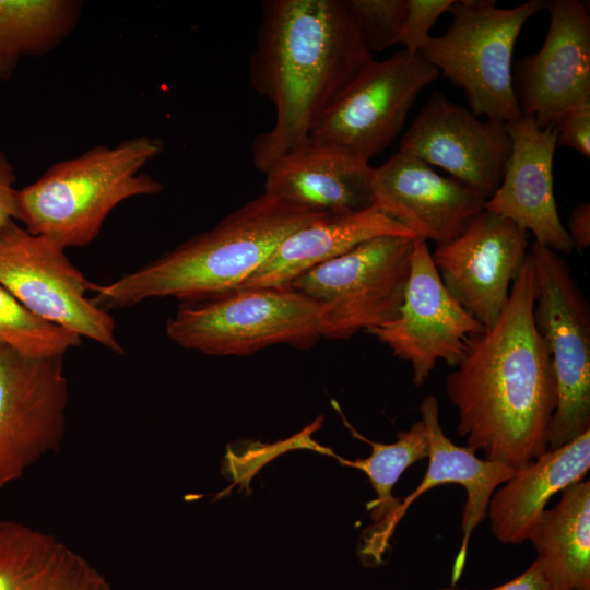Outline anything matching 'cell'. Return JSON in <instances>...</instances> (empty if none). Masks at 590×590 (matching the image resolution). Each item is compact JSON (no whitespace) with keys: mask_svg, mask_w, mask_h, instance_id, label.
Instances as JSON below:
<instances>
[{"mask_svg":"<svg viewBox=\"0 0 590 590\" xmlns=\"http://www.w3.org/2000/svg\"><path fill=\"white\" fill-rule=\"evenodd\" d=\"M590 468V429L515 470L492 495L491 530L503 544H521L558 492L582 481Z\"/></svg>","mask_w":590,"mask_h":590,"instance_id":"21","label":"cell"},{"mask_svg":"<svg viewBox=\"0 0 590 590\" xmlns=\"http://www.w3.org/2000/svg\"><path fill=\"white\" fill-rule=\"evenodd\" d=\"M484 327L447 291L427 241L415 238L402 306L396 319L366 331L410 363L421 386L438 361L456 367Z\"/></svg>","mask_w":590,"mask_h":590,"instance_id":"12","label":"cell"},{"mask_svg":"<svg viewBox=\"0 0 590 590\" xmlns=\"http://www.w3.org/2000/svg\"><path fill=\"white\" fill-rule=\"evenodd\" d=\"M69 402L63 355L0 344V494L63 439Z\"/></svg>","mask_w":590,"mask_h":590,"instance_id":"11","label":"cell"},{"mask_svg":"<svg viewBox=\"0 0 590 590\" xmlns=\"http://www.w3.org/2000/svg\"><path fill=\"white\" fill-rule=\"evenodd\" d=\"M399 151L445 169L487 200L502 181L511 139L507 123L482 119L434 93L402 137Z\"/></svg>","mask_w":590,"mask_h":590,"instance_id":"15","label":"cell"},{"mask_svg":"<svg viewBox=\"0 0 590 590\" xmlns=\"http://www.w3.org/2000/svg\"><path fill=\"white\" fill-rule=\"evenodd\" d=\"M439 590H463L456 587H445ZM488 590H555L546 576L542 564L535 559L526 571L500 586Z\"/></svg>","mask_w":590,"mask_h":590,"instance_id":"31","label":"cell"},{"mask_svg":"<svg viewBox=\"0 0 590 590\" xmlns=\"http://www.w3.org/2000/svg\"><path fill=\"white\" fill-rule=\"evenodd\" d=\"M373 173L369 162L309 137L267 169L264 192L318 213H352L371 206Z\"/></svg>","mask_w":590,"mask_h":590,"instance_id":"19","label":"cell"},{"mask_svg":"<svg viewBox=\"0 0 590 590\" xmlns=\"http://www.w3.org/2000/svg\"><path fill=\"white\" fill-rule=\"evenodd\" d=\"M414 239L382 236L299 275L291 287L321 307V337L349 339L397 318Z\"/></svg>","mask_w":590,"mask_h":590,"instance_id":"8","label":"cell"},{"mask_svg":"<svg viewBox=\"0 0 590 590\" xmlns=\"http://www.w3.org/2000/svg\"><path fill=\"white\" fill-rule=\"evenodd\" d=\"M373 60L345 0H266L249 59L253 90L275 110L271 129L252 142L266 173L305 142L321 116Z\"/></svg>","mask_w":590,"mask_h":590,"instance_id":"2","label":"cell"},{"mask_svg":"<svg viewBox=\"0 0 590 590\" xmlns=\"http://www.w3.org/2000/svg\"><path fill=\"white\" fill-rule=\"evenodd\" d=\"M177 345L212 356H246L274 344L312 346L321 307L291 286L239 288L179 306L166 322Z\"/></svg>","mask_w":590,"mask_h":590,"instance_id":"6","label":"cell"},{"mask_svg":"<svg viewBox=\"0 0 590 590\" xmlns=\"http://www.w3.org/2000/svg\"><path fill=\"white\" fill-rule=\"evenodd\" d=\"M382 236L416 238L373 205L352 213L326 214L290 234L239 288L290 286L308 270Z\"/></svg>","mask_w":590,"mask_h":590,"instance_id":"20","label":"cell"},{"mask_svg":"<svg viewBox=\"0 0 590 590\" xmlns=\"http://www.w3.org/2000/svg\"><path fill=\"white\" fill-rule=\"evenodd\" d=\"M527 256L528 232L486 210L432 253L447 291L484 328L502 315Z\"/></svg>","mask_w":590,"mask_h":590,"instance_id":"13","label":"cell"},{"mask_svg":"<svg viewBox=\"0 0 590 590\" xmlns=\"http://www.w3.org/2000/svg\"><path fill=\"white\" fill-rule=\"evenodd\" d=\"M439 71L421 54L401 49L367 63L328 107L310 137L369 162L403 129L418 94Z\"/></svg>","mask_w":590,"mask_h":590,"instance_id":"10","label":"cell"},{"mask_svg":"<svg viewBox=\"0 0 590 590\" xmlns=\"http://www.w3.org/2000/svg\"><path fill=\"white\" fill-rule=\"evenodd\" d=\"M82 2L0 0V80H10L19 61L56 48L75 27Z\"/></svg>","mask_w":590,"mask_h":590,"instance_id":"24","label":"cell"},{"mask_svg":"<svg viewBox=\"0 0 590 590\" xmlns=\"http://www.w3.org/2000/svg\"><path fill=\"white\" fill-rule=\"evenodd\" d=\"M574 249L582 251L590 245V204L581 202L573 209L566 228Z\"/></svg>","mask_w":590,"mask_h":590,"instance_id":"32","label":"cell"},{"mask_svg":"<svg viewBox=\"0 0 590 590\" xmlns=\"http://www.w3.org/2000/svg\"><path fill=\"white\" fill-rule=\"evenodd\" d=\"M550 25L541 49L517 66L514 88L521 115L540 128L590 106V14L579 0L545 1Z\"/></svg>","mask_w":590,"mask_h":590,"instance_id":"14","label":"cell"},{"mask_svg":"<svg viewBox=\"0 0 590 590\" xmlns=\"http://www.w3.org/2000/svg\"><path fill=\"white\" fill-rule=\"evenodd\" d=\"M418 409L429 442L426 473L416 488L401 500L399 507L386 521L371 526L364 533L361 554L373 564L381 563L389 539L415 499L435 486L448 483L460 484L465 488L467 499L461 522L462 540L453 566L452 582H456L463 569L473 530L485 519L494 492L512 476L515 470L477 458L468 446L455 445L442 432L439 405L434 396H426Z\"/></svg>","mask_w":590,"mask_h":590,"instance_id":"16","label":"cell"},{"mask_svg":"<svg viewBox=\"0 0 590 590\" xmlns=\"http://www.w3.org/2000/svg\"><path fill=\"white\" fill-rule=\"evenodd\" d=\"M333 405L353 437L371 447V453L366 459L353 461L340 457L337 459L343 465L363 471L369 479L377 495L369 504L370 518L374 521L373 526H378L394 512L402 500L392 495L393 486L402 473L416 461L428 457L429 442L425 423L420 418L408 430L398 432L396 442L380 444L356 432L345 420L340 406L335 402Z\"/></svg>","mask_w":590,"mask_h":590,"instance_id":"25","label":"cell"},{"mask_svg":"<svg viewBox=\"0 0 590 590\" xmlns=\"http://www.w3.org/2000/svg\"><path fill=\"white\" fill-rule=\"evenodd\" d=\"M557 146H568L590 156V106L567 113L554 126Z\"/></svg>","mask_w":590,"mask_h":590,"instance_id":"29","label":"cell"},{"mask_svg":"<svg viewBox=\"0 0 590 590\" xmlns=\"http://www.w3.org/2000/svg\"><path fill=\"white\" fill-rule=\"evenodd\" d=\"M534 321L548 350L556 406L547 432L555 450L590 429V310L558 252L533 243Z\"/></svg>","mask_w":590,"mask_h":590,"instance_id":"7","label":"cell"},{"mask_svg":"<svg viewBox=\"0 0 590 590\" xmlns=\"http://www.w3.org/2000/svg\"><path fill=\"white\" fill-rule=\"evenodd\" d=\"M534 302L528 252L502 315L472 338L446 378L447 397L458 410V436L486 460L514 470L547 451L556 406L551 356L535 326Z\"/></svg>","mask_w":590,"mask_h":590,"instance_id":"1","label":"cell"},{"mask_svg":"<svg viewBox=\"0 0 590 590\" xmlns=\"http://www.w3.org/2000/svg\"><path fill=\"white\" fill-rule=\"evenodd\" d=\"M453 0H405L404 15L396 45L421 54L430 39L429 31L437 19L448 11Z\"/></svg>","mask_w":590,"mask_h":590,"instance_id":"28","label":"cell"},{"mask_svg":"<svg viewBox=\"0 0 590 590\" xmlns=\"http://www.w3.org/2000/svg\"><path fill=\"white\" fill-rule=\"evenodd\" d=\"M511 151L502 181L485 201L484 210L504 216L556 252L574 247L563 225L554 196L553 160L557 148L554 127L540 128L534 118L521 116L507 123Z\"/></svg>","mask_w":590,"mask_h":590,"instance_id":"18","label":"cell"},{"mask_svg":"<svg viewBox=\"0 0 590 590\" xmlns=\"http://www.w3.org/2000/svg\"><path fill=\"white\" fill-rule=\"evenodd\" d=\"M163 148L160 138L139 135L114 146L96 145L78 157L55 163L35 181L17 189L15 221L64 249L86 246L119 203L164 190L162 182L142 172Z\"/></svg>","mask_w":590,"mask_h":590,"instance_id":"4","label":"cell"},{"mask_svg":"<svg viewBox=\"0 0 590 590\" xmlns=\"http://www.w3.org/2000/svg\"><path fill=\"white\" fill-rule=\"evenodd\" d=\"M0 590H115L87 559L51 534L0 520Z\"/></svg>","mask_w":590,"mask_h":590,"instance_id":"22","label":"cell"},{"mask_svg":"<svg viewBox=\"0 0 590 590\" xmlns=\"http://www.w3.org/2000/svg\"><path fill=\"white\" fill-rule=\"evenodd\" d=\"M81 338L31 312L0 284V344L38 357L64 355Z\"/></svg>","mask_w":590,"mask_h":590,"instance_id":"26","label":"cell"},{"mask_svg":"<svg viewBox=\"0 0 590 590\" xmlns=\"http://www.w3.org/2000/svg\"><path fill=\"white\" fill-rule=\"evenodd\" d=\"M544 8V0L514 8H498L494 0H453L447 31L432 36L421 55L463 90L475 116L514 122L522 116L511 71L515 44L527 21Z\"/></svg>","mask_w":590,"mask_h":590,"instance_id":"5","label":"cell"},{"mask_svg":"<svg viewBox=\"0 0 590 590\" xmlns=\"http://www.w3.org/2000/svg\"><path fill=\"white\" fill-rule=\"evenodd\" d=\"M15 180L13 164L4 152H0V231L16 217Z\"/></svg>","mask_w":590,"mask_h":590,"instance_id":"30","label":"cell"},{"mask_svg":"<svg viewBox=\"0 0 590 590\" xmlns=\"http://www.w3.org/2000/svg\"><path fill=\"white\" fill-rule=\"evenodd\" d=\"M371 205L416 238L446 244L484 210L486 199L467 185L439 175L424 161L398 151L374 168Z\"/></svg>","mask_w":590,"mask_h":590,"instance_id":"17","label":"cell"},{"mask_svg":"<svg viewBox=\"0 0 590 590\" xmlns=\"http://www.w3.org/2000/svg\"><path fill=\"white\" fill-rule=\"evenodd\" d=\"M326 214L263 192L143 267L111 283L94 284L91 300L109 311L156 297L188 303L233 292L290 234Z\"/></svg>","mask_w":590,"mask_h":590,"instance_id":"3","label":"cell"},{"mask_svg":"<svg viewBox=\"0 0 590 590\" xmlns=\"http://www.w3.org/2000/svg\"><path fill=\"white\" fill-rule=\"evenodd\" d=\"M367 49L384 51L396 45L405 0H345Z\"/></svg>","mask_w":590,"mask_h":590,"instance_id":"27","label":"cell"},{"mask_svg":"<svg viewBox=\"0 0 590 590\" xmlns=\"http://www.w3.org/2000/svg\"><path fill=\"white\" fill-rule=\"evenodd\" d=\"M528 541L555 590H590V481L566 487Z\"/></svg>","mask_w":590,"mask_h":590,"instance_id":"23","label":"cell"},{"mask_svg":"<svg viewBox=\"0 0 590 590\" xmlns=\"http://www.w3.org/2000/svg\"><path fill=\"white\" fill-rule=\"evenodd\" d=\"M54 239L15 221L0 231V284L43 320L122 354L113 316L86 297L94 284Z\"/></svg>","mask_w":590,"mask_h":590,"instance_id":"9","label":"cell"}]
</instances>
